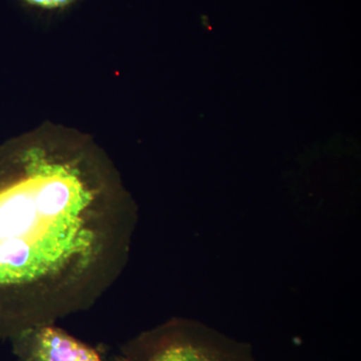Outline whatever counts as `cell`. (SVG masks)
I'll use <instances>...</instances> for the list:
<instances>
[{"instance_id": "3957f363", "label": "cell", "mask_w": 361, "mask_h": 361, "mask_svg": "<svg viewBox=\"0 0 361 361\" xmlns=\"http://www.w3.org/2000/svg\"><path fill=\"white\" fill-rule=\"evenodd\" d=\"M149 361H219L212 355L189 342L170 344L156 353Z\"/></svg>"}, {"instance_id": "6da1fadb", "label": "cell", "mask_w": 361, "mask_h": 361, "mask_svg": "<svg viewBox=\"0 0 361 361\" xmlns=\"http://www.w3.org/2000/svg\"><path fill=\"white\" fill-rule=\"evenodd\" d=\"M1 167L0 289L51 305L123 241L125 193L94 142L59 126L11 142Z\"/></svg>"}, {"instance_id": "277c9868", "label": "cell", "mask_w": 361, "mask_h": 361, "mask_svg": "<svg viewBox=\"0 0 361 361\" xmlns=\"http://www.w3.org/2000/svg\"><path fill=\"white\" fill-rule=\"evenodd\" d=\"M28 6L42 9H61L73 4L75 0H23Z\"/></svg>"}, {"instance_id": "7a4b0ae2", "label": "cell", "mask_w": 361, "mask_h": 361, "mask_svg": "<svg viewBox=\"0 0 361 361\" xmlns=\"http://www.w3.org/2000/svg\"><path fill=\"white\" fill-rule=\"evenodd\" d=\"M23 361H101L94 349L56 327L37 325L18 341Z\"/></svg>"}]
</instances>
